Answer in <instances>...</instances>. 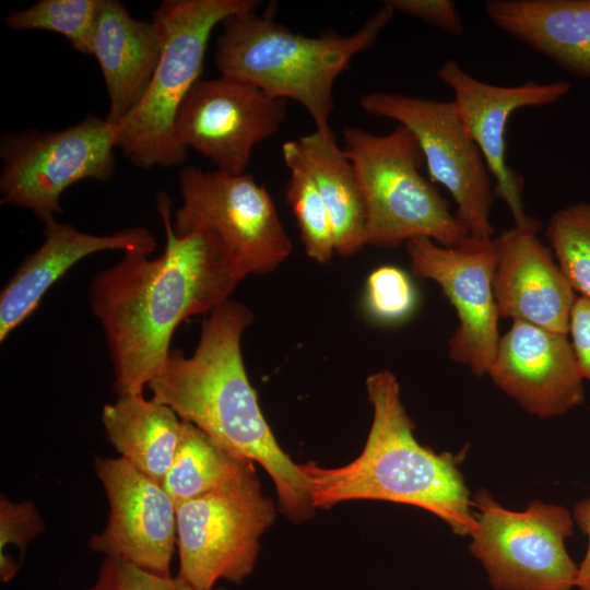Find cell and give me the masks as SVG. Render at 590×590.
I'll list each match as a JSON object with an SVG mask.
<instances>
[{
    "mask_svg": "<svg viewBox=\"0 0 590 590\" xmlns=\"http://www.w3.org/2000/svg\"><path fill=\"white\" fill-rule=\"evenodd\" d=\"M157 210L166 235L163 253L150 259L125 252L90 286L91 310L105 332L118 396L143 393L165 365L176 328L229 300L245 278L208 232L174 233L164 192L157 196Z\"/></svg>",
    "mask_w": 590,
    "mask_h": 590,
    "instance_id": "1",
    "label": "cell"
},
{
    "mask_svg": "<svg viewBox=\"0 0 590 590\" xmlns=\"http://www.w3.org/2000/svg\"><path fill=\"white\" fill-rule=\"evenodd\" d=\"M252 321L245 304L225 302L202 322L193 353L172 350L149 388L154 400L224 450L260 464L273 482L282 512L300 522L315 511L308 479L275 439L243 359L241 337Z\"/></svg>",
    "mask_w": 590,
    "mask_h": 590,
    "instance_id": "2",
    "label": "cell"
},
{
    "mask_svg": "<svg viewBox=\"0 0 590 590\" xmlns=\"http://www.w3.org/2000/svg\"><path fill=\"white\" fill-rule=\"evenodd\" d=\"M365 386L373 421L359 456L338 468L300 464L314 508L359 499L405 504L432 512L455 534L469 536L475 516L460 470L464 452H436L418 442L393 373L376 371Z\"/></svg>",
    "mask_w": 590,
    "mask_h": 590,
    "instance_id": "3",
    "label": "cell"
},
{
    "mask_svg": "<svg viewBox=\"0 0 590 590\" xmlns=\"http://www.w3.org/2000/svg\"><path fill=\"white\" fill-rule=\"evenodd\" d=\"M387 3L353 34L309 37L293 32L257 8L234 13L222 24L214 63L268 95L299 103L316 129H331L333 86L358 54L370 48L392 19Z\"/></svg>",
    "mask_w": 590,
    "mask_h": 590,
    "instance_id": "4",
    "label": "cell"
},
{
    "mask_svg": "<svg viewBox=\"0 0 590 590\" xmlns=\"http://www.w3.org/2000/svg\"><path fill=\"white\" fill-rule=\"evenodd\" d=\"M366 208L365 245L393 248L413 238L455 246L470 236L434 182L422 175L425 162L414 134L398 125L387 134L343 129Z\"/></svg>",
    "mask_w": 590,
    "mask_h": 590,
    "instance_id": "5",
    "label": "cell"
},
{
    "mask_svg": "<svg viewBox=\"0 0 590 590\" xmlns=\"http://www.w3.org/2000/svg\"><path fill=\"white\" fill-rule=\"evenodd\" d=\"M255 0H164L153 12L164 32L160 61L140 103L116 127V143L139 168L180 165L187 150L176 120L188 93L201 80L212 31L229 15L255 9Z\"/></svg>",
    "mask_w": 590,
    "mask_h": 590,
    "instance_id": "6",
    "label": "cell"
},
{
    "mask_svg": "<svg viewBox=\"0 0 590 590\" xmlns=\"http://www.w3.org/2000/svg\"><path fill=\"white\" fill-rule=\"evenodd\" d=\"M471 499L475 526L468 550L494 590L575 589L578 565L565 545L575 522L566 507L533 499L524 510H510L486 488Z\"/></svg>",
    "mask_w": 590,
    "mask_h": 590,
    "instance_id": "7",
    "label": "cell"
},
{
    "mask_svg": "<svg viewBox=\"0 0 590 590\" xmlns=\"http://www.w3.org/2000/svg\"><path fill=\"white\" fill-rule=\"evenodd\" d=\"M182 204L172 223L177 236L208 232L240 272L262 274L292 251L269 191L249 174L185 167L178 176Z\"/></svg>",
    "mask_w": 590,
    "mask_h": 590,
    "instance_id": "8",
    "label": "cell"
},
{
    "mask_svg": "<svg viewBox=\"0 0 590 590\" xmlns=\"http://www.w3.org/2000/svg\"><path fill=\"white\" fill-rule=\"evenodd\" d=\"M115 148L116 128L97 116L60 131L2 134L1 203L30 210L47 223L61 212V196L72 185L113 178Z\"/></svg>",
    "mask_w": 590,
    "mask_h": 590,
    "instance_id": "9",
    "label": "cell"
},
{
    "mask_svg": "<svg viewBox=\"0 0 590 590\" xmlns=\"http://www.w3.org/2000/svg\"><path fill=\"white\" fill-rule=\"evenodd\" d=\"M176 519L177 576L196 590H214L252 574L275 506L256 475L177 504Z\"/></svg>",
    "mask_w": 590,
    "mask_h": 590,
    "instance_id": "10",
    "label": "cell"
},
{
    "mask_svg": "<svg viewBox=\"0 0 590 590\" xmlns=\"http://www.w3.org/2000/svg\"><path fill=\"white\" fill-rule=\"evenodd\" d=\"M359 105L367 114L396 120L414 134L429 179L449 191L457 204L456 215L470 235L492 239L495 192L491 173L453 101L370 92L362 96Z\"/></svg>",
    "mask_w": 590,
    "mask_h": 590,
    "instance_id": "11",
    "label": "cell"
},
{
    "mask_svg": "<svg viewBox=\"0 0 590 590\" xmlns=\"http://www.w3.org/2000/svg\"><path fill=\"white\" fill-rule=\"evenodd\" d=\"M405 250L412 273L437 283L456 310L458 327L449 340L450 358L477 377L487 375L500 339L493 239L470 235L448 247L420 237L406 241Z\"/></svg>",
    "mask_w": 590,
    "mask_h": 590,
    "instance_id": "12",
    "label": "cell"
},
{
    "mask_svg": "<svg viewBox=\"0 0 590 590\" xmlns=\"http://www.w3.org/2000/svg\"><path fill=\"white\" fill-rule=\"evenodd\" d=\"M287 101L268 95L247 81L221 75L199 80L176 120L179 143L208 157L216 169L245 174L253 148L285 120Z\"/></svg>",
    "mask_w": 590,
    "mask_h": 590,
    "instance_id": "13",
    "label": "cell"
},
{
    "mask_svg": "<svg viewBox=\"0 0 590 590\" xmlns=\"http://www.w3.org/2000/svg\"><path fill=\"white\" fill-rule=\"evenodd\" d=\"M94 470L108 502L105 528L88 545L104 557L169 576L177 542L176 503L164 486L122 458H95Z\"/></svg>",
    "mask_w": 590,
    "mask_h": 590,
    "instance_id": "14",
    "label": "cell"
},
{
    "mask_svg": "<svg viewBox=\"0 0 590 590\" xmlns=\"http://www.w3.org/2000/svg\"><path fill=\"white\" fill-rule=\"evenodd\" d=\"M437 76L451 88L460 118L496 180L495 196L509 208L515 226H541L540 221L526 214L522 200L524 180L506 160L507 123L518 109L559 101L569 92L571 84L566 81H528L511 86L495 85L469 74L456 59L446 60L437 70Z\"/></svg>",
    "mask_w": 590,
    "mask_h": 590,
    "instance_id": "15",
    "label": "cell"
},
{
    "mask_svg": "<svg viewBox=\"0 0 590 590\" xmlns=\"http://www.w3.org/2000/svg\"><path fill=\"white\" fill-rule=\"evenodd\" d=\"M528 413L562 416L585 401L583 377L568 334L512 321L487 374Z\"/></svg>",
    "mask_w": 590,
    "mask_h": 590,
    "instance_id": "16",
    "label": "cell"
},
{
    "mask_svg": "<svg viewBox=\"0 0 590 590\" xmlns=\"http://www.w3.org/2000/svg\"><path fill=\"white\" fill-rule=\"evenodd\" d=\"M540 226H514L493 239L494 296L499 317L568 334L578 297L551 248L539 238Z\"/></svg>",
    "mask_w": 590,
    "mask_h": 590,
    "instance_id": "17",
    "label": "cell"
},
{
    "mask_svg": "<svg viewBox=\"0 0 590 590\" xmlns=\"http://www.w3.org/2000/svg\"><path fill=\"white\" fill-rule=\"evenodd\" d=\"M44 235L39 248L23 260L1 291V342L37 309L46 292L83 258L104 250L150 256L156 247L154 236L142 226L110 235H93L54 219L45 223Z\"/></svg>",
    "mask_w": 590,
    "mask_h": 590,
    "instance_id": "18",
    "label": "cell"
},
{
    "mask_svg": "<svg viewBox=\"0 0 590 590\" xmlns=\"http://www.w3.org/2000/svg\"><path fill=\"white\" fill-rule=\"evenodd\" d=\"M164 32L160 22L133 19L117 0H102L90 40V52L102 70L115 128L144 95L160 61Z\"/></svg>",
    "mask_w": 590,
    "mask_h": 590,
    "instance_id": "19",
    "label": "cell"
},
{
    "mask_svg": "<svg viewBox=\"0 0 590 590\" xmlns=\"http://www.w3.org/2000/svg\"><path fill=\"white\" fill-rule=\"evenodd\" d=\"M484 9L502 32L590 79V0H488Z\"/></svg>",
    "mask_w": 590,
    "mask_h": 590,
    "instance_id": "20",
    "label": "cell"
},
{
    "mask_svg": "<svg viewBox=\"0 0 590 590\" xmlns=\"http://www.w3.org/2000/svg\"><path fill=\"white\" fill-rule=\"evenodd\" d=\"M106 436L119 457L163 484L181 435L182 420L143 393L119 396L102 410Z\"/></svg>",
    "mask_w": 590,
    "mask_h": 590,
    "instance_id": "21",
    "label": "cell"
},
{
    "mask_svg": "<svg viewBox=\"0 0 590 590\" xmlns=\"http://www.w3.org/2000/svg\"><path fill=\"white\" fill-rule=\"evenodd\" d=\"M297 143L329 212L335 253H356L365 246L366 208L351 161L332 129H316Z\"/></svg>",
    "mask_w": 590,
    "mask_h": 590,
    "instance_id": "22",
    "label": "cell"
},
{
    "mask_svg": "<svg viewBox=\"0 0 590 590\" xmlns=\"http://www.w3.org/2000/svg\"><path fill=\"white\" fill-rule=\"evenodd\" d=\"M253 476V462L229 453L182 420L179 444L162 485L177 505Z\"/></svg>",
    "mask_w": 590,
    "mask_h": 590,
    "instance_id": "23",
    "label": "cell"
},
{
    "mask_svg": "<svg viewBox=\"0 0 590 590\" xmlns=\"http://www.w3.org/2000/svg\"><path fill=\"white\" fill-rule=\"evenodd\" d=\"M282 155L290 172L286 201L296 219L305 252L311 260L327 263L335 253L333 227L327 206L297 140L284 142Z\"/></svg>",
    "mask_w": 590,
    "mask_h": 590,
    "instance_id": "24",
    "label": "cell"
},
{
    "mask_svg": "<svg viewBox=\"0 0 590 590\" xmlns=\"http://www.w3.org/2000/svg\"><path fill=\"white\" fill-rule=\"evenodd\" d=\"M545 236L576 294L590 298V203L580 202L555 212Z\"/></svg>",
    "mask_w": 590,
    "mask_h": 590,
    "instance_id": "25",
    "label": "cell"
},
{
    "mask_svg": "<svg viewBox=\"0 0 590 590\" xmlns=\"http://www.w3.org/2000/svg\"><path fill=\"white\" fill-rule=\"evenodd\" d=\"M102 0H40L11 12L5 24L20 31L42 30L64 36L80 52H90V40Z\"/></svg>",
    "mask_w": 590,
    "mask_h": 590,
    "instance_id": "26",
    "label": "cell"
},
{
    "mask_svg": "<svg viewBox=\"0 0 590 590\" xmlns=\"http://www.w3.org/2000/svg\"><path fill=\"white\" fill-rule=\"evenodd\" d=\"M417 293L405 271L394 266H381L367 278L364 305L368 315L381 323L406 319L415 309Z\"/></svg>",
    "mask_w": 590,
    "mask_h": 590,
    "instance_id": "27",
    "label": "cell"
},
{
    "mask_svg": "<svg viewBox=\"0 0 590 590\" xmlns=\"http://www.w3.org/2000/svg\"><path fill=\"white\" fill-rule=\"evenodd\" d=\"M85 590H196L176 576H162L118 558L104 557L94 582ZM214 590H227L216 587Z\"/></svg>",
    "mask_w": 590,
    "mask_h": 590,
    "instance_id": "28",
    "label": "cell"
},
{
    "mask_svg": "<svg viewBox=\"0 0 590 590\" xmlns=\"http://www.w3.org/2000/svg\"><path fill=\"white\" fill-rule=\"evenodd\" d=\"M44 530L43 519L31 502H12L0 498V557L11 547L19 551L21 560L30 541Z\"/></svg>",
    "mask_w": 590,
    "mask_h": 590,
    "instance_id": "29",
    "label": "cell"
},
{
    "mask_svg": "<svg viewBox=\"0 0 590 590\" xmlns=\"http://www.w3.org/2000/svg\"><path fill=\"white\" fill-rule=\"evenodd\" d=\"M394 12H400L451 35L459 36L464 26L457 5L451 0H388Z\"/></svg>",
    "mask_w": 590,
    "mask_h": 590,
    "instance_id": "30",
    "label": "cell"
},
{
    "mask_svg": "<svg viewBox=\"0 0 590 590\" xmlns=\"http://www.w3.org/2000/svg\"><path fill=\"white\" fill-rule=\"evenodd\" d=\"M568 335L581 375L590 382V298L577 297L570 315Z\"/></svg>",
    "mask_w": 590,
    "mask_h": 590,
    "instance_id": "31",
    "label": "cell"
},
{
    "mask_svg": "<svg viewBox=\"0 0 590 590\" xmlns=\"http://www.w3.org/2000/svg\"><path fill=\"white\" fill-rule=\"evenodd\" d=\"M573 519L578 529L588 538V548L578 565L576 590H590V497L580 499L573 508Z\"/></svg>",
    "mask_w": 590,
    "mask_h": 590,
    "instance_id": "32",
    "label": "cell"
}]
</instances>
